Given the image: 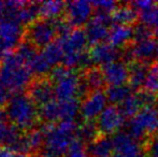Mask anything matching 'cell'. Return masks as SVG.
I'll list each match as a JSON object with an SVG mask.
<instances>
[{
    "mask_svg": "<svg viewBox=\"0 0 158 157\" xmlns=\"http://www.w3.org/2000/svg\"><path fill=\"white\" fill-rule=\"evenodd\" d=\"M26 38L35 48H45L52 43L57 35L52 19H40L35 21L26 28Z\"/></svg>",
    "mask_w": 158,
    "mask_h": 157,
    "instance_id": "5",
    "label": "cell"
},
{
    "mask_svg": "<svg viewBox=\"0 0 158 157\" xmlns=\"http://www.w3.org/2000/svg\"><path fill=\"white\" fill-rule=\"evenodd\" d=\"M92 3L96 11H101L109 14H112L119 6L118 2L112 1V0H100V1H93Z\"/></svg>",
    "mask_w": 158,
    "mask_h": 157,
    "instance_id": "40",
    "label": "cell"
},
{
    "mask_svg": "<svg viewBox=\"0 0 158 157\" xmlns=\"http://www.w3.org/2000/svg\"><path fill=\"white\" fill-rule=\"evenodd\" d=\"M156 60L158 61V46H157V52H156Z\"/></svg>",
    "mask_w": 158,
    "mask_h": 157,
    "instance_id": "50",
    "label": "cell"
},
{
    "mask_svg": "<svg viewBox=\"0 0 158 157\" xmlns=\"http://www.w3.org/2000/svg\"><path fill=\"white\" fill-rule=\"evenodd\" d=\"M100 131L98 129L97 122L96 121H84L77 127V139L84 143L89 144L93 141H95L100 136Z\"/></svg>",
    "mask_w": 158,
    "mask_h": 157,
    "instance_id": "24",
    "label": "cell"
},
{
    "mask_svg": "<svg viewBox=\"0 0 158 157\" xmlns=\"http://www.w3.org/2000/svg\"><path fill=\"white\" fill-rule=\"evenodd\" d=\"M77 125L74 119L60 121L57 125L44 123L41 126L45 134V142L42 150V157H64L77 137Z\"/></svg>",
    "mask_w": 158,
    "mask_h": 157,
    "instance_id": "1",
    "label": "cell"
},
{
    "mask_svg": "<svg viewBox=\"0 0 158 157\" xmlns=\"http://www.w3.org/2000/svg\"><path fill=\"white\" fill-rule=\"evenodd\" d=\"M112 23L114 25H123L133 27L135 24L140 22L139 12L135 10L132 6L128 3H119L116 10L111 14Z\"/></svg>",
    "mask_w": 158,
    "mask_h": 157,
    "instance_id": "18",
    "label": "cell"
},
{
    "mask_svg": "<svg viewBox=\"0 0 158 157\" xmlns=\"http://www.w3.org/2000/svg\"><path fill=\"white\" fill-rule=\"evenodd\" d=\"M96 122L100 134L103 136H114L125 125V118L122 115L119 108L113 105H108Z\"/></svg>",
    "mask_w": 158,
    "mask_h": 157,
    "instance_id": "6",
    "label": "cell"
},
{
    "mask_svg": "<svg viewBox=\"0 0 158 157\" xmlns=\"http://www.w3.org/2000/svg\"><path fill=\"white\" fill-rule=\"evenodd\" d=\"M59 105H60V119H74L80 113V109H81V102L80 99L72 98L69 100L59 101Z\"/></svg>",
    "mask_w": 158,
    "mask_h": 157,
    "instance_id": "32",
    "label": "cell"
},
{
    "mask_svg": "<svg viewBox=\"0 0 158 157\" xmlns=\"http://www.w3.org/2000/svg\"><path fill=\"white\" fill-rule=\"evenodd\" d=\"M114 151L121 157H141L144 154L143 144L135 141L127 131H118L112 138Z\"/></svg>",
    "mask_w": 158,
    "mask_h": 157,
    "instance_id": "9",
    "label": "cell"
},
{
    "mask_svg": "<svg viewBox=\"0 0 158 157\" xmlns=\"http://www.w3.org/2000/svg\"><path fill=\"white\" fill-rule=\"evenodd\" d=\"M64 157H88L85 144L82 141H80L79 139H75L71 143L70 147H69V150L67 151Z\"/></svg>",
    "mask_w": 158,
    "mask_h": 157,
    "instance_id": "38",
    "label": "cell"
},
{
    "mask_svg": "<svg viewBox=\"0 0 158 157\" xmlns=\"http://www.w3.org/2000/svg\"><path fill=\"white\" fill-rule=\"evenodd\" d=\"M88 157H112L114 154L113 140L109 136L100 134L95 141L86 147Z\"/></svg>",
    "mask_w": 158,
    "mask_h": 157,
    "instance_id": "19",
    "label": "cell"
},
{
    "mask_svg": "<svg viewBox=\"0 0 158 157\" xmlns=\"http://www.w3.org/2000/svg\"><path fill=\"white\" fill-rule=\"evenodd\" d=\"M141 157H145V156H141Z\"/></svg>",
    "mask_w": 158,
    "mask_h": 157,
    "instance_id": "53",
    "label": "cell"
},
{
    "mask_svg": "<svg viewBox=\"0 0 158 157\" xmlns=\"http://www.w3.org/2000/svg\"><path fill=\"white\" fill-rule=\"evenodd\" d=\"M21 132L17 127L6 122L0 123V145L9 147L21 137Z\"/></svg>",
    "mask_w": 158,
    "mask_h": 157,
    "instance_id": "29",
    "label": "cell"
},
{
    "mask_svg": "<svg viewBox=\"0 0 158 157\" xmlns=\"http://www.w3.org/2000/svg\"><path fill=\"white\" fill-rule=\"evenodd\" d=\"M27 142L29 144L31 153H38L44 147L45 142V134L41 128H31L25 134Z\"/></svg>",
    "mask_w": 158,
    "mask_h": 157,
    "instance_id": "33",
    "label": "cell"
},
{
    "mask_svg": "<svg viewBox=\"0 0 158 157\" xmlns=\"http://www.w3.org/2000/svg\"><path fill=\"white\" fill-rule=\"evenodd\" d=\"M24 35L23 27L17 22L6 19L0 22V44L6 52L19 45Z\"/></svg>",
    "mask_w": 158,
    "mask_h": 157,
    "instance_id": "10",
    "label": "cell"
},
{
    "mask_svg": "<svg viewBox=\"0 0 158 157\" xmlns=\"http://www.w3.org/2000/svg\"><path fill=\"white\" fill-rule=\"evenodd\" d=\"M39 116L45 123H54L60 118V105L58 100H52L42 105L39 110Z\"/></svg>",
    "mask_w": 158,
    "mask_h": 157,
    "instance_id": "31",
    "label": "cell"
},
{
    "mask_svg": "<svg viewBox=\"0 0 158 157\" xmlns=\"http://www.w3.org/2000/svg\"><path fill=\"white\" fill-rule=\"evenodd\" d=\"M4 150H6V149H1V147H0V157H3V155H4Z\"/></svg>",
    "mask_w": 158,
    "mask_h": 157,
    "instance_id": "49",
    "label": "cell"
},
{
    "mask_svg": "<svg viewBox=\"0 0 158 157\" xmlns=\"http://www.w3.org/2000/svg\"><path fill=\"white\" fill-rule=\"evenodd\" d=\"M131 6L135 9L137 12L141 13L144 12L146 10H150V9L154 8L158 4V2L156 1H150V0H139V1H132L129 2Z\"/></svg>",
    "mask_w": 158,
    "mask_h": 157,
    "instance_id": "42",
    "label": "cell"
},
{
    "mask_svg": "<svg viewBox=\"0 0 158 157\" xmlns=\"http://www.w3.org/2000/svg\"><path fill=\"white\" fill-rule=\"evenodd\" d=\"M157 46V41L155 38L141 42H132L131 48H132L135 60L141 61V63L153 64L154 63L153 58L156 56Z\"/></svg>",
    "mask_w": 158,
    "mask_h": 157,
    "instance_id": "17",
    "label": "cell"
},
{
    "mask_svg": "<svg viewBox=\"0 0 158 157\" xmlns=\"http://www.w3.org/2000/svg\"><path fill=\"white\" fill-rule=\"evenodd\" d=\"M128 134L135 141L144 144L151 137L157 134L158 110L156 108H146L131 118L127 124Z\"/></svg>",
    "mask_w": 158,
    "mask_h": 157,
    "instance_id": "3",
    "label": "cell"
},
{
    "mask_svg": "<svg viewBox=\"0 0 158 157\" xmlns=\"http://www.w3.org/2000/svg\"><path fill=\"white\" fill-rule=\"evenodd\" d=\"M63 44L64 53H83L88 43L85 29L73 28V30L64 38H58Z\"/></svg>",
    "mask_w": 158,
    "mask_h": 157,
    "instance_id": "15",
    "label": "cell"
},
{
    "mask_svg": "<svg viewBox=\"0 0 158 157\" xmlns=\"http://www.w3.org/2000/svg\"><path fill=\"white\" fill-rule=\"evenodd\" d=\"M103 73L104 80L108 86H119L125 85L129 79L128 66L123 61H114L100 67Z\"/></svg>",
    "mask_w": 158,
    "mask_h": 157,
    "instance_id": "12",
    "label": "cell"
},
{
    "mask_svg": "<svg viewBox=\"0 0 158 157\" xmlns=\"http://www.w3.org/2000/svg\"><path fill=\"white\" fill-rule=\"evenodd\" d=\"M73 70L68 69V68L64 67V66H55L54 68L51 71V76H50V80L54 83L58 82L59 80L64 79V76H69L70 73H72Z\"/></svg>",
    "mask_w": 158,
    "mask_h": 157,
    "instance_id": "41",
    "label": "cell"
},
{
    "mask_svg": "<svg viewBox=\"0 0 158 157\" xmlns=\"http://www.w3.org/2000/svg\"><path fill=\"white\" fill-rule=\"evenodd\" d=\"M26 65L29 68L32 74H35V76H44V74L52 71V69H51L52 66L48 64V61L46 60L42 53H37L29 61L26 63Z\"/></svg>",
    "mask_w": 158,
    "mask_h": 157,
    "instance_id": "30",
    "label": "cell"
},
{
    "mask_svg": "<svg viewBox=\"0 0 158 157\" xmlns=\"http://www.w3.org/2000/svg\"><path fill=\"white\" fill-rule=\"evenodd\" d=\"M6 53H8V52H6V51L3 48V46L0 44V60H2V59H3V57L6 56Z\"/></svg>",
    "mask_w": 158,
    "mask_h": 157,
    "instance_id": "46",
    "label": "cell"
},
{
    "mask_svg": "<svg viewBox=\"0 0 158 157\" xmlns=\"http://www.w3.org/2000/svg\"><path fill=\"white\" fill-rule=\"evenodd\" d=\"M88 52L95 65H99L100 67L114 61H118V59H121L122 57V50L114 48L109 43H100L94 45L89 48Z\"/></svg>",
    "mask_w": 158,
    "mask_h": 157,
    "instance_id": "14",
    "label": "cell"
},
{
    "mask_svg": "<svg viewBox=\"0 0 158 157\" xmlns=\"http://www.w3.org/2000/svg\"><path fill=\"white\" fill-rule=\"evenodd\" d=\"M67 3L64 1H43L40 2V15L42 19H54L59 17V15L66 11Z\"/></svg>",
    "mask_w": 158,
    "mask_h": 157,
    "instance_id": "26",
    "label": "cell"
},
{
    "mask_svg": "<svg viewBox=\"0 0 158 157\" xmlns=\"http://www.w3.org/2000/svg\"><path fill=\"white\" fill-rule=\"evenodd\" d=\"M80 87V76L72 72L64 79L59 80L54 85L55 97L58 101H64L77 98Z\"/></svg>",
    "mask_w": 158,
    "mask_h": 157,
    "instance_id": "13",
    "label": "cell"
},
{
    "mask_svg": "<svg viewBox=\"0 0 158 157\" xmlns=\"http://www.w3.org/2000/svg\"><path fill=\"white\" fill-rule=\"evenodd\" d=\"M80 79L86 84L90 93L97 92V90H103L104 86L106 85L101 68L96 67V66L87 70L81 71Z\"/></svg>",
    "mask_w": 158,
    "mask_h": 157,
    "instance_id": "21",
    "label": "cell"
},
{
    "mask_svg": "<svg viewBox=\"0 0 158 157\" xmlns=\"http://www.w3.org/2000/svg\"><path fill=\"white\" fill-rule=\"evenodd\" d=\"M154 38L156 39V41L158 40V26H156L154 29Z\"/></svg>",
    "mask_w": 158,
    "mask_h": 157,
    "instance_id": "48",
    "label": "cell"
},
{
    "mask_svg": "<svg viewBox=\"0 0 158 157\" xmlns=\"http://www.w3.org/2000/svg\"><path fill=\"white\" fill-rule=\"evenodd\" d=\"M157 136H158V130H157Z\"/></svg>",
    "mask_w": 158,
    "mask_h": 157,
    "instance_id": "52",
    "label": "cell"
},
{
    "mask_svg": "<svg viewBox=\"0 0 158 157\" xmlns=\"http://www.w3.org/2000/svg\"><path fill=\"white\" fill-rule=\"evenodd\" d=\"M42 54L45 57V59L48 61L51 66H55L59 63V61L63 60L64 57V48L63 44H61L60 40L56 39L50 43L48 45H46L45 48L42 51Z\"/></svg>",
    "mask_w": 158,
    "mask_h": 157,
    "instance_id": "28",
    "label": "cell"
},
{
    "mask_svg": "<svg viewBox=\"0 0 158 157\" xmlns=\"http://www.w3.org/2000/svg\"><path fill=\"white\" fill-rule=\"evenodd\" d=\"M31 71L27 65L21 67H2L0 68V84L8 92L21 94V92L31 83Z\"/></svg>",
    "mask_w": 158,
    "mask_h": 157,
    "instance_id": "4",
    "label": "cell"
},
{
    "mask_svg": "<svg viewBox=\"0 0 158 157\" xmlns=\"http://www.w3.org/2000/svg\"><path fill=\"white\" fill-rule=\"evenodd\" d=\"M6 114L15 127L27 131L33 128L39 118L37 105L25 94H15L11 97L6 103Z\"/></svg>",
    "mask_w": 158,
    "mask_h": 157,
    "instance_id": "2",
    "label": "cell"
},
{
    "mask_svg": "<svg viewBox=\"0 0 158 157\" xmlns=\"http://www.w3.org/2000/svg\"><path fill=\"white\" fill-rule=\"evenodd\" d=\"M28 96L38 105H44L45 103L54 100V87L50 79H38L31 82L28 86Z\"/></svg>",
    "mask_w": 158,
    "mask_h": 157,
    "instance_id": "11",
    "label": "cell"
},
{
    "mask_svg": "<svg viewBox=\"0 0 158 157\" xmlns=\"http://www.w3.org/2000/svg\"><path fill=\"white\" fill-rule=\"evenodd\" d=\"M94 6L89 1H70L67 2L66 6V19L71 26L75 28H81V26L87 25L92 19Z\"/></svg>",
    "mask_w": 158,
    "mask_h": 157,
    "instance_id": "7",
    "label": "cell"
},
{
    "mask_svg": "<svg viewBox=\"0 0 158 157\" xmlns=\"http://www.w3.org/2000/svg\"><path fill=\"white\" fill-rule=\"evenodd\" d=\"M143 89L146 92L153 93V94H158V61L155 60L151 65L150 70L146 81L144 83Z\"/></svg>",
    "mask_w": 158,
    "mask_h": 157,
    "instance_id": "34",
    "label": "cell"
},
{
    "mask_svg": "<svg viewBox=\"0 0 158 157\" xmlns=\"http://www.w3.org/2000/svg\"><path fill=\"white\" fill-rule=\"evenodd\" d=\"M132 31H133L132 42H141L154 38V30L151 27H148V26H146L145 24L141 23V22H139V23L133 26Z\"/></svg>",
    "mask_w": 158,
    "mask_h": 157,
    "instance_id": "35",
    "label": "cell"
},
{
    "mask_svg": "<svg viewBox=\"0 0 158 157\" xmlns=\"http://www.w3.org/2000/svg\"><path fill=\"white\" fill-rule=\"evenodd\" d=\"M86 37H87L88 44L92 46L97 45V44L103 43L104 40L108 41L110 29L108 26L99 24L97 22L90 19L85 28Z\"/></svg>",
    "mask_w": 158,
    "mask_h": 157,
    "instance_id": "22",
    "label": "cell"
},
{
    "mask_svg": "<svg viewBox=\"0 0 158 157\" xmlns=\"http://www.w3.org/2000/svg\"><path fill=\"white\" fill-rule=\"evenodd\" d=\"M3 16H6V6H4V2L0 1V22L3 21Z\"/></svg>",
    "mask_w": 158,
    "mask_h": 157,
    "instance_id": "45",
    "label": "cell"
},
{
    "mask_svg": "<svg viewBox=\"0 0 158 157\" xmlns=\"http://www.w3.org/2000/svg\"><path fill=\"white\" fill-rule=\"evenodd\" d=\"M16 53L27 63V61H29L37 54V48L30 41L25 39V40H22L21 43L17 45Z\"/></svg>",
    "mask_w": 158,
    "mask_h": 157,
    "instance_id": "36",
    "label": "cell"
},
{
    "mask_svg": "<svg viewBox=\"0 0 158 157\" xmlns=\"http://www.w3.org/2000/svg\"><path fill=\"white\" fill-rule=\"evenodd\" d=\"M108 101L106 92L97 90L93 92L83 99L81 102L80 114L84 121H95L106 109V103Z\"/></svg>",
    "mask_w": 158,
    "mask_h": 157,
    "instance_id": "8",
    "label": "cell"
},
{
    "mask_svg": "<svg viewBox=\"0 0 158 157\" xmlns=\"http://www.w3.org/2000/svg\"><path fill=\"white\" fill-rule=\"evenodd\" d=\"M9 100H10V98H9V92L0 84V107L8 103Z\"/></svg>",
    "mask_w": 158,
    "mask_h": 157,
    "instance_id": "43",
    "label": "cell"
},
{
    "mask_svg": "<svg viewBox=\"0 0 158 157\" xmlns=\"http://www.w3.org/2000/svg\"><path fill=\"white\" fill-rule=\"evenodd\" d=\"M6 118V112L2 111V110L0 109V123H1V122H3V121H4V118Z\"/></svg>",
    "mask_w": 158,
    "mask_h": 157,
    "instance_id": "47",
    "label": "cell"
},
{
    "mask_svg": "<svg viewBox=\"0 0 158 157\" xmlns=\"http://www.w3.org/2000/svg\"><path fill=\"white\" fill-rule=\"evenodd\" d=\"M156 109L158 110V103H157V105H156Z\"/></svg>",
    "mask_w": 158,
    "mask_h": 157,
    "instance_id": "51",
    "label": "cell"
},
{
    "mask_svg": "<svg viewBox=\"0 0 158 157\" xmlns=\"http://www.w3.org/2000/svg\"><path fill=\"white\" fill-rule=\"evenodd\" d=\"M133 39L132 27L123 25H113L110 29L108 43L116 48L122 50L126 45L130 44Z\"/></svg>",
    "mask_w": 158,
    "mask_h": 157,
    "instance_id": "20",
    "label": "cell"
},
{
    "mask_svg": "<svg viewBox=\"0 0 158 157\" xmlns=\"http://www.w3.org/2000/svg\"><path fill=\"white\" fill-rule=\"evenodd\" d=\"M6 149L11 152H14V153H21V154L31 153L29 144H28L27 139H26L25 136H21L13 144H11L10 147H6Z\"/></svg>",
    "mask_w": 158,
    "mask_h": 157,
    "instance_id": "39",
    "label": "cell"
},
{
    "mask_svg": "<svg viewBox=\"0 0 158 157\" xmlns=\"http://www.w3.org/2000/svg\"><path fill=\"white\" fill-rule=\"evenodd\" d=\"M152 64L148 63H141V61H135L128 66L129 69V79L128 85L133 92H140L143 89L144 83L146 81L148 74V70Z\"/></svg>",
    "mask_w": 158,
    "mask_h": 157,
    "instance_id": "16",
    "label": "cell"
},
{
    "mask_svg": "<svg viewBox=\"0 0 158 157\" xmlns=\"http://www.w3.org/2000/svg\"><path fill=\"white\" fill-rule=\"evenodd\" d=\"M141 110H143V105H142V102L137 93L132 94L119 105V111L125 119L133 118L137 114L141 112Z\"/></svg>",
    "mask_w": 158,
    "mask_h": 157,
    "instance_id": "27",
    "label": "cell"
},
{
    "mask_svg": "<svg viewBox=\"0 0 158 157\" xmlns=\"http://www.w3.org/2000/svg\"><path fill=\"white\" fill-rule=\"evenodd\" d=\"M133 90L129 85H119V86H109L106 89V99L111 105H121L126 99L132 95Z\"/></svg>",
    "mask_w": 158,
    "mask_h": 157,
    "instance_id": "25",
    "label": "cell"
},
{
    "mask_svg": "<svg viewBox=\"0 0 158 157\" xmlns=\"http://www.w3.org/2000/svg\"><path fill=\"white\" fill-rule=\"evenodd\" d=\"M3 157H29L27 154H21V153H14V152L9 151L8 149L4 150V155Z\"/></svg>",
    "mask_w": 158,
    "mask_h": 157,
    "instance_id": "44",
    "label": "cell"
},
{
    "mask_svg": "<svg viewBox=\"0 0 158 157\" xmlns=\"http://www.w3.org/2000/svg\"><path fill=\"white\" fill-rule=\"evenodd\" d=\"M40 15V3L39 2H27V4L22 6L12 17V21L19 23L21 25H30Z\"/></svg>",
    "mask_w": 158,
    "mask_h": 157,
    "instance_id": "23",
    "label": "cell"
},
{
    "mask_svg": "<svg viewBox=\"0 0 158 157\" xmlns=\"http://www.w3.org/2000/svg\"><path fill=\"white\" fill-rule=\"evenodd\" d=\"M140 22L145 24L148 27H156L158 26V4L154 8L139 13Z\"/></svg>",
    "mask_w": 158,
    "mask_h": 157,
    "instance_id": "37",
    "label": "cell"
}]
</instances>
